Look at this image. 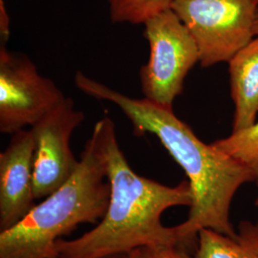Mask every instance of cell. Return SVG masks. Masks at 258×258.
I'll list each match as a JSON object with an SVG mask.
<instances>
[{
	"label": "cell",
	"instance_id": "52a82bcc",
	"mask_svg": "<svg viewBox=\"0 0 258 258\" xmlns=\"http://www.w3.org/2000/svg\"><path fill=\"white\" fill-rule=\"evenodd\" d=\"M84 120L71 98L31 126L35 141L34 184L36 199H44L74 174L80 160L70 148V139Z\"/></svg>",
	"mask_w": 258,
	"mask_h": 258
},
{
	"label": "cell",
	"instance_id": "ac0fdd59",
	"mask_svg": "<svg viewBox=\"0 0 258 258\" xmlns=\"http://www.w3.org/2000/svg\"><path fill=\"white\" fill-rule=\"evenodd\" d=\"M255 206H256V207H258V197L257 198H256V200H255Z\"/></svg>",
	"mask_w": 258,
	"mask_h": 258
},
{
	"label": "cell",
	"instance_id": "7c38bea8",
	"mask_svg": "<svg viewBox=\"0 0 258 258\" xmlns=\"http://www.w3.org/2000/svg\"><path fill=\"white\" fill-rule=\"evenodd\" d=\"M173 0H108L113 23L145 24L158 14L171 9Z\"/></svg>",
	"mask_w": 258,
	"mask_h": 258
},
{
	"label": "cell",
	"instance_id": "9a60e30c",
	"mask_svg": "<svg viewBox=\"0 0 258 258\" xmlns=\"http://www.w3.org/2000/svg\"><path fill=\"white\" fill-rule=\"evenodd\" d=\"M163 252L166 258H194L188 254L187 250L180 248L163 249Z\"/></svg>",
	"mask_w": 258,
	"mask_h": 258
},
{
	"label": "cell",
	"instance_id": "ba28073f",
	"mask_svg": "<svg viewBox=\"0 0 258 258\" xmlns=\"http://www.w3.org/2000/svg\"><path fill=\"white\" fill-rule=\"evenodd\" d=\"M34 154L31 129L14 133L0 153V232L15 227L36 206Z\"/></svg>",
	"mask_w": 258,
	"mask_h": 258
},
{
	"label": "cell",
	"instance_id": "3957f363",
	"mask_svg": "<svg viewBox=\"0 0 258 258\" xmlns=\"http://www.w3.org/2000/svg\"><path fill=\"white\" fill-rule=\"evenodd\" d=\"M114 129L109 117L96 122L74 174L19 224L0 232V258H58V240L81 224L102 219L110 201L107 145Z\"/></svg>",
	"mask_w": 258,
	"mask_h": 258
},
{
	"label": "cell",
	"instance_id": "8fae6325",
	"mask_svg": "<svg viewBox=\"0 0 258 258\" xmlns=\"http://www.w3.org/2000/svg\"><path fill=\"white\" fill-rule=\"evenodd\" d=\"M212 144L247 166L258 185V121Z\"/></svg>",
	"mask_w": 258,
	"mask_h": 258
},
{
	"label": "cell",
	"instance_id": "30bf717a",
	"mask_svg": "<svg viewBox=\"0 0 258 258\" xmlns=\"http://www.w3.org/2000/svg\"><path fill=\"white\" fill-rule=\"evenodd\" d=\"M194 258H258V220L240 222L234 236L202 229Z\"/></svg>",
	"mask_w": 258,
	"mask_h": 258
},
{
	"label": "cell",
	"instance_id": "5bb4252c",
	"mask_svg": "<svg viewBox=\"0 0 258 258\" xmlns=\"http://www.w3.org/2000/svg\"><path fill=\"white\" fill-rule=\"evenodd\" d=\"M131 258H166L163 249L150 247H141L129 252Z\"/></svg>",
	"mask_w": 258,
	"mask_h": 258
},
{
	"label": "cell",
	"instance_id": "7a4b0ae2",
	"mask_svg": "<svg viewBox=\"0 0 258 258\" xmlns=\"http://www.w3.org/2000/svg\"><path fill=\"white\" fill-rule=\"evenodd\" d=\"M107 157V211L102 221L81 237L58 240V258H103L141 247L179 248L175 227H165L161 217L173 207L190 208L194 194L188 181L169 186L138 175L123 155L115 129L108 140Z\"/></svg>",
	"mask_w": 258,
	"mask_h": 258
},
{
	"label": "cell",
	"instance_id": "2e32d148",
	"mask_svg": "<svg viewBox=\"0 0 258 258\" xmlns=\"http://www.w3.org/2000/svg\"><path fill=\"white\" fill-rule=\"evenodd\" d=\"M103 258H131L129 253H120V254H114V255H110V256H106Z\"/></svg>",
	"mask_w": 258,
	"mask_h": 258
},
{
	"label": "cell",
	"instance_id": "8992f818",
	"mask_svg": "<svg viewBox=\"0 0 258 258\" xmlns=\"http://www.w3.org/2000/svg\"><path fill=\"white\" fill-rule=\"evenodd\" d=\"M66 98L55 83L38 73L27 55L0 46V131L32 126Z\"/></svg>",
	"mask_w": 258,
	"mask_h": 258
},
{
	"label": "cell",
	"instance_id": "6da1fadb",
	"mask_svg": "<svg viewBox=\"0 0 258 258\" xmlns=\"http://www.w3.org/2000/svg\"><path fill=\"white\" fill-rule=\"evenodd\" d=\"M74 82L85 95L118 106L131 121L135 134L155 135L184 169L194 203L186 220L175 226L180 249L194 247L202 229H212L228 236L236 234L230 218L232 200L242 185L255 182L247 166L213 144H205L176 117L173 109L159 106L145 98H130L82 71L76 73Z\"/></svg>",
	"mask_w": 258,
	"mask_h": 258
},
{
	"label": "cell",
	"instance_id": "e0dca14e",
	"mask_svg": "<svg viewBox=\"0 0 258 258\" xmlns=\"http://www.w3.org/2000/svg\"><path fill=\"white\" fill-rule=\"evenodd\" d=\"M255 35L258 36V16L257 19H256V23H255Z\"/></svg>",
	"mask_w": 258,
	"mask_h": 258
},
{
	"label": "cell",
	"instance_id": "277c9868",
	"mask_svg": "<svg viewBox=\"0 0 258 258\" xmlns=\"http://www.w3.org/2000/svg\"><path fill=\"white\" fill-rule=\"evenodd\" d=\"M171 9L194 37L203 67L229 62L256 36L258 0H173Z\"/></svg>",
	"mask_w": 258,
	"mask_h": 258
},
{
	"label": "cell",
	"instance_id": "5b68a950",
	"mask_svg": "<svg viewBox=\"0 0 258 258\" xmlns=\"http://www.w3.org/2000/svg\"><path fill=\"white\" fill-rule=\"evenodd\" d=\"M144 26L150 54L148 63L140 70L141 90L149 102L173 109L185 77L200 61L198 47L172 9L148 19Z\"/></svg>",
	"mask_w": 258,
	"mask_h": 258
},
{
	"label": "cell",
	"instance_id": "4fadbf2b",
	"mask_svg": "<svg viewBox=\"0 0 258 258\" xmlns=\"http://www.w3.org/2000/svg\"><path fill=\"white\" fill-rule=\"evenodd\" d=\"M10 20L9 15L7 13L6 6L3 0H0V40L1 45H5L10 37Z\"/></svg>",
	"mask_w": 258,
	"mask_h": 258
},
{
	"label": "cell",
	"instance_id": "9c48e42d",
	"mask_svg": "<svg viewBox=\"0 0 258 258\" xmlns=\"http://www.w3.org/2000/svg\"><path fill=\"white\" fill-rule=\"evenodd\" d=\"M231 97L234 102L232 132L256 122L258 113V36L242 48L228 62Z\"/></svg>",
	"mask_w": 258,
	"mask_h": 258
}]
</instances>
